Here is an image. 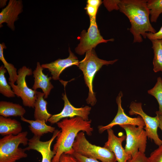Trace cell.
<instances>
[{"mask_svg": "<svg viewBox=\"0 0 162 162\" xmlns=\"http://www.w3.org/2000/svg\"><path fill=\"white\" fill-rule=\"evenodd\" d=\"M91 120L86 121L76 116L64 118L57 123L61 130L53 146L52 151L55 154L52 162H59L61 156L63 153L72 155L74 152L73 145L78 134L82 131L88 135H92L93 129L91 127Z\"/></svg>", "mask_w": 162, "mask_h": 162, "instance_id": "obj_1", "label": "cell"}, {"mask_svg": "<svg viewBox=\"0 0 162 162\" xmlns=\"http://www.w3.org/2000/svg\"><path fill=\"white\" fill-rule=\"evenodd\" d=\"M146 0H121L119 10L129 19L131 24L130 32L133 36V43H141L142 37L146 38L147 32L155 33L149 19V10Z\"/></svg>", "mask_w": 162, "mask_h": 162, "instance_id": "obj_2", "label": "cell"}, {"mask_svg": "<svg viewBox=\"0 0 162 162\" xmlns=\"http://www.w3.org/2000/svg\"><path fill=\"white\" fill-rule=\"evenodd\" d=\"M118 59L106 61L99 58L97 55L94 49L86 53L85 58L79 62L78 66L83 72L86 84L88 87L89 93L86 100L88 104L94 106L97 101L93 89V80L97 72L104 65L112 64Z\"/></svg>", "mask_w": 162, "mask_h": 162, "instance_id": "obj_3", "label": "cell"}, {"mask_svg": "<svg viewBox=\"0 0 162 162\" xmlns=\"http://www.w3.org/2000/svg\"><path fill=\"white\" fill-rule=\"evenodd\" d=\"M27 131L14 135H6L0 139V162H17L20 159L26 158L27 154L24 148L19 147L21 144L28 145V140Z\"/></svg>", "mask_w": 162, "mask_h": 162, "instance_id": "obj_4", "label": "cell"}, {"mask_svg": "<svg viewBox=\"0 0 162 162\" xmlns=\"http://www.w3.org/2000/svg\"><path fill=\"white\" fill-rule=\"evenodd\" d=\"M73 148L74 152L88 158L99 160L101 162L117 161L116 156L113 152L104 147L90 143L82 131L77 134Z\"/></svg>", "mask_w": 162, "mask_h": 162, "instance_id": "obj_5", "label": "cell"}, {"mask_svg": "<svg viewBox=\"0 0 162 162\" xmlns=\"http://www.w3.org/2000/svg\"><path fill=\"white\" fill-rule=\"evenodd\" d=\"M120 126L125 130L126 134V143L124 148L126 153L131 157L139 151L144 153L148 136L143 128L130 124Z\"/></svg>", "mask_w": 162, "mask_h": 162, "instance_id": "obj_6", "label": "cell"}, {"mask_svg": "<svg viewBox=\"0 0 162 162\" xmlns=\"http://www.w3.org/2000/svg\"><path fill=\"white\" fill-rule=\"evenodd\" d=\"M17 74V85L10 82L9 84L16 95L21 98L24 106L34 108L38 91L28 88L26 80V76L33 74L32 69L24 66L18 70Z\"/></svg>", "mask_w": 162, "mask_h": 162, "instance_id": "obj_7", "label": "cell"}, {"mask_svg": "<svg viewBox=\"0 0 162 162\" xmlns=\"http://www.w3.org/2000/svg\"><path fill=\"white\" fill-rule=\"evenodd\" d=\"M90 25L87 31L83 30L78 37L80 43L75 48L76 53L79 55L94 49L99 44L113 41L114 39H104L101 35L96 22V17L90 18Z\"/></svg>", "mask_w": 162, "mask_h": 162, "instance_id": "obj_8", "label": "cell"}, {"mask_svg": "<svg viewBox=\"0 0 162 162\" xmlns=\"http://www.w3.org/2000/svg\"><path fill=\"white\" fill-rule=\"evenodd\" d=\"M129 114L130 115H137L143 119L145 126V129L147 136L154 141L155 144L159 146L162 145V140L159 138L157 129L159 125L158 116L152 117L148 116L143 111L141 103L132 102L129 107Z\"/></svg>", "mask_w": 162, "mask_h": 162, "instance_id": "obj_9", "label": "cell"}, {"mask_svg": "<svg viewBox=\"0 0 162 162\" xmlns=\"http://www.w3.org/2000/svg\"><path fill=\"white\" fill-rule=\"evenodd\" d=\"M123 93L120 92L116 98L118 109L117 114L112 121L109 124L103 126L98 127L99 132L102 133L105 130L111 129L113 126L118 125L130 124L144 128L145 126V123L142 118L140 116L137 117L131 118L127 115L125 113L122 106V98Z\"/></svg>", "mask_w": 162, "mask_h": 162, "instance_id": "obj_10", "label": "cell"}, {"mask_svg": "<svg viewBox=\"0 0 162 162\" xmlns=\"http://www.w3.org/2000/svg\"><path fill=\"white\" fill-rule=\"evenodd\" d=\"M62 99L64 101V106L59 113L52 115L48 120L51 124L56 123L62 119L69 117L72 118L76 116L80 117L86 121L89 120L88 116L90 113L91 107L88 106L79 108L73 106L68 100L65 91L62 94Z\"/></svg>", "mask_w": 162, "mask_h": 162, "instance_id": "obj_11", "label": "cell"}, {"mask_svg": "<svg viewBox=\"0 0 162 162\" xmlns=\"http://www.w3.org/2000/svg\"><path fill=\"white\" fill-rule=\"evenodd\" d=\"M60 131L61 130H56L51 138L46 141H41V137L34 135L28 140V146L25 148V149L26 151L34 150L38 152L42 157L41 162H52L55 154L51 150V145Z\"/></svg>", "mask_w": 162, "mask_h": 162, "instance_id": "obj_12", "label": "cell"}, {"mask_svg": "<svg viewBox=\"0 0 162 162\" xmlns=\"http://www.w3.org/2000/svg\"><path fill=\"white\" fill-rule=\"evenodd\" d=\"M22 1L21 0H10L8 5L0 13V27L5 23L12 31L15 29L14 22L18 19V15L23 11Z\"/></svg>", "mask_w": 162, "mask_h": 162, "instance_id": "obj_13", "label": "cell"}, {"mask_svg": "<svg viewBox=\"0 0 162 162\" xmlns=\"http://www.w3.org/2000/svg\"><path fill=\"white\" fill-rule=\"evenodd\" d=\"M69 56L66 58L58 59L49 63L41 64L44 69H46L50 72L52 78L54 80H59V76L66 68L73 65L79 66V61L77 58L72 52L69 47Z\"/></svg>", "mask_w": 162, "mask_h": 162, "instance_id": "obj_14", "label": "cell"}, {"mask_svg": "<svg viewBox=\"0 0 162 162\" xmlns=\"http://www.w3.org/2000/svg\"><path fill=\"white\" fill-rule=\"evenodd\" d=\"M107 131L108 140L104 147L114 154L117 162H126L131 157L126 153L122 146V142L126 139V136L118 137L115 135L112 129H108Z\"/></svg>", "mask_w": 162, "mask_h": 162, "instance_id": "obj_15", "label": "cell"}, {"mask_svg": "<svg viewBox=\"0 0 162 162\" xmlns=\"http://www.w3.org/2000/svg\"><path fill=\"white\" fill-rule=\"evenodd\" d=\"M44 69L40 63L37 62L36 67L33 72L34 82L32 88L34 90L38 88H41L44 94V98L46 99L50 95L54 86L50 82L52 77H48L47 75L43 73Z\"/></svg>", "mask_w": 162, "mask_h": 162, "instance_id": "obj_16", "label": "cell"}, {"mask_svg": "<svg viewBox=\"0 0 162 162\" xmlns=\"http://www.w3.org/2000/svg\"><path fill=\"white\" fill-rule=\"evenodd\" d=\"M22 130L21 124L19 121L0 116V134L2 136L16 135L22 132Z\"/></svg>", "mask_w": 162, "mask_h": 162, "instance_id": "obj_17", "label": "cell"}, {"mask_svg": "<svg viewBox=\"0 0 162 162\" xmlns=\"http://www.w3.org/2000/svg\"><path fill=\"white\" fill-rule=\"evenodd\" d=\"M44 96L43 92L38 91L37 99L34 104V117L35 120L47 122L52 115L49 113L47 110V102L44 100Z\"/></svg>", "mask_w": 162, "mask_h": 162, "instance_id": "obj_18", "label": "cell"}, {"mask_svg": "<svg viewBox=\"0 0 162 162\" xmlns=\"http://www.w3.org/2000/svg\"><path fill=\"white\" fill-rule=\"evenodd\" d=\"M20 117L21 120L29 124V130L34 136L41 137L45 134L53 133L56 130L55 128L47 125L45 121L29 120L23 116Z\"/></svg>", "mask_w": 162, "mask_h": 162, "instance_id": "obj_19", "label": "cell"}, {"mask_svg": "<svg viewBox=\"0 0 162 162\" xmlns=\"http://www.w3.org/2000/svg\"><path fill=\"white\" fill-rule=\"evenodd\" d=\"M26 112L25 108L19 104L5 101L0 102V115L7 118L10 116H23Z\"/></svg>", "mask_w": 162, "mask_h": 162, "instance_id": "obj_20", "label": "cell"}, {"mask_svg": "<svg viewBox=\"0 0 162 162\" xmlns=\"http://www.w3.org/2000/svg\"><path fill=\"white\" fill-rule=\"evenodd\" d=\"M151 40L154 54L153 70L155 73L162 72V39Z\"/></svg>", "mask_w": 162, "mask_h": 162, "instance_id": "obj_21", "label": "cell"}, {"mask_svg": "<svg viewBox=\"0 0 162 162\" xmlns=\"http://www.w3.org/2000/svg\"><path fill=\"white\" fill-rule=\"evenodd\" d=\"M6 48L4 44H0V60L3 62L4 66L8 71L9 77V81L14 84L16 82L18 77L17 71L16 68L13 64L8 63L5 59L4 54V50Z\"/></svg>", "mask_w": 162, "mask_h": 162, "instance_id": "obj_22", "label": "cell"}, {"mask_svg": "<svg viewBox=\"0 0 162 162\" xmlns=\"http://www.w3.org/2000/svg\"><path fill=\"white\" fill-rule=\"evenodd\" d=\"M7 71L4 65L0 67V93L8 98H14L16 95L8 83L5 76Z\"/></svg>", "mask_w": 162, "mask_h": 162, "instance_id": "obj_23", "label": "cell"}, {"mask_svg": "<svg viewBox=\"0 0 162 162\" xmlns=\"http://www.w3.org/2000/svg\"><path fill=\"white\" fill-rule=\"evenodd\" d=\"M147 5L149 10L151 22H156L162 13V0H148Z\"/></svg>", "mask_w": 162, "mask_h": 162, "instance_id": "obj_24", "label": "cell"}, {"mask_svg": "<svg viewBox=\"0 0 162 162\" xmlns=\"http://www.w3.org/2000/svg\"><path fill=\"white\" fill-rule=\"evenodd\" d=\"M148 93L156 99L159 104V110L157 112L162 114V79L160 77L157 78L155 85L148 90Z\"/></svg>", "mask_w": 162, "mask_h": 162, "instance_id": "obj_25", "label": "cell"}, {"mask_svg": "<svg viewBox=\"0 0 162 162\" xmlns=\"http://www.w3.org/2000/svg\"><path fill=\"white\" fill-rule=\"evenodd\" d=\"M148 158L149 162H162V145L152 152Z\"/></svg>", "mask_w": 162, "mask_h": 162, "instance_id": "obj_26", "label": "cell"}, {"mask_svg": "<svg viewBox=\"0 0 162 162\" xmlns=\"http://www.w3.org/2000/svg\"><path fill=\"white\" fill-rule=\"evenodd\" d=\"M126 162H149L148 158L144 153L139 151L138 152Z\"/></svg>", "mask_w": 162, "mask_h": 162, "instance_id": "obj_27", "label": "cell"}, {"mask_svg": "<svg viewBox=\"0 0 162 162\" xmlns=\"http://www.w3.org/2000/svg\"><path fill=\"white\" fill-rule=\"evenodd\" d=\"M120 1L104 0L103 2L107 9L109 11H111L113 10H119L118 4Z\"/></svg>", "mask_w": 162, "mask_h": 162, "instance_id": "obj_28", "label": "cell"}, {"mask_svg": "<svg viewBox=\"0 0 162 162\" xmlns=\"http://www.w3.org/2000/svg\"><path fill=\"white\" fill-rule=\"evenodd\" d=\"M99 7L87 4L84 9L86 10L87 14L89 18L96 17Z\"/></svg>", "mask_w": 162, "mask_h": 162, "instance_id": "obj_29", "label": "cell"}, {"mask_svg": "<svg viewBox=\"0 0 162 162\" xmlns=\"http://www.w3.org/2000/svg\"><path fill=\"white\" fill-rule=\"evenodd\" d=\"M79 162H100L98 160L88 158L82 156L76 152L72 154ZM114 162H117L116 161Z\"/></svg>", "mask_w": 162, "mask_h": 162, "instance_id": "obj_30", "label": "cell"}, {"mask_svg": "<svg viewBox=\"0 0 162 162\" xmlns=\"http://www.w3.org/2000/svg\"><path fill=\"white\" fill-rule=\"evenodd\" d=\"M146 36V38L150 40L162 39V26L158 32L154 33L147 32Z\"/></svg>", "mask_w": 162, "mask_h": 162, "instance_id": "obj_31", "label": "cell"}, {"mask_svg": "<svg viewBox=\"0 0 162 162\" xmlns=\"http://www.w3.org/2000/svg\"><path fill=\"white\" fill-rule=\"evenodd\" d=\"M59 162H79L72 155L63 153L61 156Z\"/></svg>", "mask_w": 162, "mask_h": 162, "instance_id": "obj_32", "label": "cell"}, {"mask_svg": "<svg viewBox=\"0 0 162 162\" xmlns=\"http://www.w3.org/2000/svg\"><path fill=\"white\" fill-rule=\"evenodd\" d=\"M103 2L100 0H88L87 4L99 7Z\"/></svg>", "mask_w": 162, "mask_h": 162, "instance_id": "obj_33", "label": "cell"}, {"mask_svg": "<svg viewBox=\"0 0 162 162\" xmlns=\"http://www.w3.org/2000/svg\"><path fill=\"white\" fill-rule=\"evenodd\" d=\"M156 114L159 119V125L158 127L162 131V114L158 113L157 111L156 112Z\"/></svg>", "mask_w": 162, "mask_h": 162, "instance_id": "obj_34", "label": "cell"}, {"mask_svg": "<svg viewBox=\"0 0 162 162\" xmlns=\"http://www.w3.org/2000/svg\"><path fill=\"white\" fill-rule=\"evenodd\" d=\"M7 0H0V8H2L6 4V2Z\"/></svg>", "mask_w": 162, "mask_h": 162, "instance_id": "obj_35", "label": "cell"}]
</instances>
